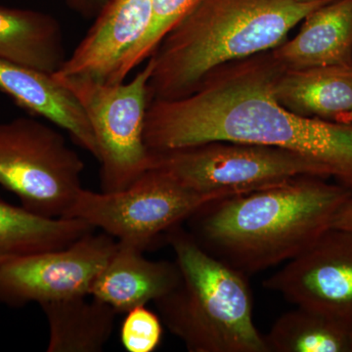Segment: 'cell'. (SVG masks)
Wrapping results in <instances>:
<instances>
[{
	"label": "cell",
	"mask_w": 352,
	"mask_h": 352,
	"mask_svg": "<svg viewBox=\"0 0 352 352\" xmlns=\"http://www.w3.org/2000/svg\"><path fill=\"white\" fill-rule=\"evenodd\" d=\"M284 69L270 50L222 65L188 96L150 101L148 150L210 141L281 148L307 157L352 193V124L302 117L283 107L274 87Z\"/></svg>",
	"instance_id": "1"
},
{
	"label": "cell",
	"mask_w": 352,
	"mask_h": 352,
	"mask_svg": "<svg viewBox=\"0 0 352 352\" xmlns=\"http://www.w3.org/2000/svg\"><path fill=\"white\" fill-rule=\"evenodd\" d=\"M351 196L339 183L300 175L208 201L186 221L206 251L254 274L302 254L332 227Z\"/></svg>",
	"instance_id": "2"
},
{
	"label": "cell",
	"mask_w": 352,
	"mask_h": 352,
	"mask_svg": "<svg viewBox=\"0 0 352 352\" xmlns=\"http://www.w3.org/2000/svg\"><path fill=\"white\" fill-rule=\"evenodd\" d=\"M331 0H201L150 56V101L193 94L222 65L267 52Z\"/></svg>",
	"instance_id": "3"
},
{
	"label": "cell",
	"mask_w": 352,
	"mask_h": 352,
	"mask_svg": "<svg viewBox=\"0 0 352 352\" xmlns=\"http://www.w3.org/2000/svg\"><path fill=\"white\" fill-rule=\"evenodd\" d=\"M164 237L180 279L154 303L170 333L191 352H270L254 322L247 275L206 251L182 224Z\"/></svg>",
	"instance_id": "4"
},
{
	"label": "cell",
	"mask_w": 352,
	"mask_h": 352,
	"mask_svg": "<svg viewBox=\"0 0 352 352\" xmlns=\"http://www.w3.org/2000/svg\"><path fill=\"white\" fill-rule=\"evenodd\" d=\"M146 62L129 82L53 74L75 95L89 120L98 148L102 192L127 188L151 166L144 127L153 62L150 58Z\"/></svg>",
	"instance_id": "5"
},
{
	"label": "cell",
	"mask_w": 352,
	"mask_h": 352,
	"mask_svg": "<svg viewBox=\"0 0 352 352\" xmlns=\"http://www.w3.org/2000/svg\"><path fill=\"white\" fill-rule=\"evenodd\" d=\"M83 170L64 136L34 116L0 122V186L32 214L64 217L82 191Z\"/></svg>",
	"instance_id": "6"
},
{
	"label": "cell",
	"mask_w": 352,
	"mask_h": 352,
	"mask_svg": "<svg viewBox=\"0 0 352 352\" xmlns=\"http://www.w3.org/2000/svg\"><path fill=\"white\" fill-rule=\"evenodd\" d=\"M151 153V166L201 195L224 198L300 175L325 173L298 153L270 146L210 141Z\"/></svg>",
	"instance_id": "7"
},
{
	"label": "cell",
	"mask_w": 352,
	"mask_h": 352,
	"mask_svg": "<svg viewBox=\"0 0 352 352\" xmlns=\"http://www.w3.org/2000/svg\"><path fill=\"white\" fill-rule=\"evenodd\" d=\"M217 199L185 188L164 171L151 168L120 191L82 188L64 217L83 220L117 241L146 251L201 206Z\"/></svg>",
	"instance_id": "8"
},
{
	"label": "cell",
	"mask_w": 352,
	"mask_h": 352,
	"mask_svg": "<svg viewBox=\"0 0 352 352\" xmlns=\"http://www.w3.org/2000/svg\"><path fill=\"white\" fill-rule=\"evenodd\" d=\"M87 234L64 249L12 258L0 265V302L21 307L89 296L117 248L108 234Z\"/></svg>",
	"instance_id": "9"
},
{
	"label": "cell",
	"mask_w": 352,
	"mask_h": 352,
	"mask_svg": "<svg viewBox=\"0 0 352 352\" xmlns=\"http://www.w3.org/2000/svg\"><path fill=\"white\" fill-rule=\"evenodd\" d=\"M263 286L296 307L352 318V232L331 227Z\"/></svg>",
	"instance_id": "10"
},
{
	"label": "cell",
	"mask_w": 352,
	"mask_h": 352,
	"mask_svg": "<svg viewBox=\"0 0 352 352\" xmlns=\"http://www.w3.org/2000/svg\"><path fill=\"white\" fill-rule=\"evenodd\" d=\"M153 0H110L58 73L117 82L124 58L151 23Z\"/></svg>",
	"instance_id": "11"
},
{
	"label": "cell",
	"mask_w": 352,
	"mask_h": 352,
	"mask_svg": "<svg viewBox=\"0 0 352 352\" xmlns=\"http://www.w3.org/2000/svg\"><path fill=\"white\" fill-rule=\"evenodd\" d=\"M117 242L112 256L94 280L89 296L107 303L118 314H126L157 302L175 288L180 279L175 261H150L138 245Z\"/></svg>",
	"instance_id": "12"
},
{
	"label": "cell",
	"mask_w": 352,
	"mask_h": 352,
	"mask_svg": "<svg viewBox=\"0 0 352 352\" xmlns=\"http://www.w3.org/2000/svg\"><path fill=\"white\" fill-rule=\"evenodd\" d=\"M0 91L30 115L68 132L76 144L98 160L96 140L85 111L54 76L0 61Z\"/></svg>",
	"instance_id": "13"
},
{
	"label": "cell",
	"mask_w": 352,
	"mask_h": 352,
	"mask_svg": "<svg viewBox=\"0 0 352 352\" xmlns=\"http://www.w3.org/2000/svg\"><path fill=\"white\" fill-rule=\"evenodd\" d=\"M271 53L289 69L352 64V0H331L314 9L298 34Z\"/></svg>",
	"instance_id": "14"
},
{
	"label": "cell",
	"mask_w": 352,
	"mask_h": 352,
	"mask_svg": "<svg viewBox=\"0 0 352 352\" xmlns=\"http://www.w3.org/2000/svg\"><path fill=\"white\" fill-rule=\"evenodd\" d=\"M276 100L305 118L352 124V64L284 69L274 87Z\"/></svg>",
	"instance_id": "15"
},
{
	"label": "cell",
	"mask_w": 352,
	"mask_h": 352,
	"mask_svg": "<svg viewBox=\"0 0 352 352\" xmlns=\"http://www.w3.org/2000/svg\"><path fill=\"white\" fill-rule=\"evenodd\" d=\"M67 59L64 32L56 18L0 6V61L53 75Z\"/></svg>",
	"instance_id": "16"
},
{
	"label": "cell",
	"mask_w": 352,
	"mask_h": 352,
	"mask_svg": "<svg viewBox=\"0 0 352 352\" xmlns=\"http://www.w3.org/2000/svg\"><path fill=\"white\" fill-rule=\"evenodd\" d=\"M89 296L41 303L50 326L47 352H100L112 335L118 314Z\"/></svg>",
	"instance_id": "17"
},
{
	"label": "cell",
	"mask_w": 352,
	"mask_h": 352,
	"mask_svg": "<svg viewBox=\"0 0 352 352\" xmlns=\"http://www.w3.org/2000/svg\"><path fill=\"white\" fill-rule=\"evenodd\" d=\"M78 219H47L0 197V265L19 256L64 249L95 231Z\"/></svg>",
	"instance_id": "18"
},
{
	"label": "cell",
	"mask_w": 352,
	"mask_h": 352,
	"mask_svg": "<svg viewBox=\"0 0 352 352\" xmlns=\"http://www.w3.org/2000/svg\"><path fill=\"white\" fill-rule=\"evenodd\" d=\"M264 338L270 352H352V318L296 307Z\"/></svg>",
	"instance_id": "19"
},
{
	"label": "cell",
	"mask_w": 352,
	"mask_h": 352,
	"mask_svg": "<svg viewBox=\"0 0 352 352\" xmlns=\"http://www.w3.org/2000/svg\"><path fill=\"white\" fill-rule=\"evenodd\" d=\"M201 0H153L151 23L144 38L129 53L117 75V82L126 80L131 71L144 63L154 53L166 34Z\"/></svg>",
	"instance_id": "20"
},
{
	"label": "cell",
	"mask_w": 352,
	"mask_h": 352,
	"mask_svg": "<svg viewBox=\"0 0 352 352\" xmlns=\"http://www.w3.org/2000/svg\"><path fill=\"white\" fill-rule=\"evenodd\" d=\"M120 333V342L126 351L153 352L163 339V323L143 305L126 312Z\"/></svg>",
	"instance_id": "21"
},
{
	"label": "cell",
	"mask_w": 352,
	"mask_h": 352,
	"mask_svg": "<svg viewBox=\"0 0 352 352\" xmlns=\"http://www.w3.org/2000/svg\"><path fill=\"white\" fill-rule=\"evenodd\" d=\"M74 12L85 19H95L110 0H63Z\"/></svg>",
	"instance_id": "22"
},
{
	"label": "cell",
	"mask_w": 352,
	"mask_h": 352,
	"mask_svg": "<svg viewBox=\"0 0 352 352\" xmlns=\"http://www.w3.org/2000/svg\"><path fill=\"white\" fill-rule=\"evenodd\" d=\"M332 227L352 232V196L338 212Z\"/></svg>",
	"instance_id": "23"
},
{
	"label": "cell",
	"mask_w": 352,
	"mask_h": 352,
	"mask_svg": "<svg viewBox=\"0 0 352 352\" xmlns=\"http://www.w3.org/2000/svg\"><path fill=\"white\" fill-rule=\"evenodd\" d=\"M300 1L308 2V1H314V0H300Z\"/></svg>",
	"instance_id": "24"
}]
</instances>
